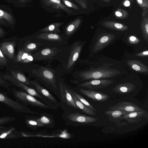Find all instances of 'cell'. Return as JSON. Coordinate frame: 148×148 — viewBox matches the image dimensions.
<instances>
[{"mask_svg":"<svg viewBox=\"0 0 148 148\" xmlns=\"http://www.w3.org/2000/svg\"><path fill=\"white\" fill-rule=\"evenodd\" d=\"M120 73L121 72L117 69H109L103 66L98 68L81 72L79 73V75L82 80H91L112 77Z\"/></svg>","mask_w":148,"mask_h":148,"instance_id":"1","label":"cell"},{"mask_svg":"<svg viewBox=\"0 0 148 148\" xmlns=\"http://www.w3.org/2000/svg\"><path fill=\"white\" fill-rule=\"evenodd\" d=\"M11 91L16 100L24 105H30L44 109L48 108L47 105L37 100L33 96L25 92L15 88L12 89Z\"/></svg>","mask_w":148,"mask_h":148,"instance_id":"2","label":"cell"},{"mask_svg":"<svg viewBox=\"0 0 148 148\" xmlns=\"http://www.w3.org/2000/svg\"><path fill=\"white\" fill-rule=\"evenodd\" d=\"M0 102L2 103L17 112L32 114H39L31 110L23 103L14 100L8 97L7 94L0 91Z\"/></svg>","mask_w":148,"mask_h":148,"instance_id":"3","label":"cell"},{"mask_svg":"<svg viewBox=\"0 0 148 148\" xmlns=\"http://www.w3.org/2000/svg\"><path fill=\"white\" fill-rule=\"evenodd\" d=\"M3 78L10 81L12 84L24 90L27 93L40 99L42 98L40 94L37 91L29 87L24 83L17 80L13 76L8 75H5L3 76Z\"/></svg>","mask_w":148,"mask_h":148,"instance_id":"4","label":"cell"},{"mask_svg":"<svg viewBox=\"0 0 148 148\" xmlns=\"http://www.w3.org/2000/svg\"><path fill=\"white\" fill-rule=\"evenodd\" d=\"M113 82V80L108 79H93L81 83L80 86L89 89L95 90L106 87Z\"/></svg>","mask_w":148,"mask_h":148,"instance_id":"5","label":"cell"},{"mask_svg":"<svg viewBox=\"0 0 148 148\" xmlns=\"http://www.w3.org/2000/svg\"><path fill=\"white\" fill-rule=\"evenodd\" d=\"M143 119H148V113L142 110L128 112L121 117V120L125 119L130 123H138Z\"/></svg>","mask_w":148,"mask_h":148,"instance_id":"6","label":"cell"},{"mask_svg":"<svg viewBox=\"0 0 148 148\" xmlns=\"http://www.w3.org/2000/svg\"><path fill=\"white\" fill-rule=\"evenodd\" d=\"M41 2L46 7L55 10L64 11L71 14L73 11L65 6L61 0H41Z\"/></svg>","mask_w":148,"mask_h":148,"instance_id":"7","label":"cell"},{"mask_svg":"<svg viewBox=\"0 0 148 148\" xmlns=\"http://www.w3.org/2000/svg\"><path fill=\"white\" fill-rule=\"evenodd\" d=\"M110 110H118L131 112L143 110L137 104L132 102L127 101H122L108 108Z\"/></svg>","mask_w":148,"mask_h":148,"instance_id":"8","label":"cell"},{"mask_svg":"<svg viewBox=\"0 0 148 148\" xmlns=\"http://www.w3.org/2000/svg\"><path fill=\"white\" fill-rule=\"evenodd\" d=\"M22 137L21 132L14 127L0 126V139H14Z\"/></svg>","mask_w":148,"mask_h":148,"instance_id":"9","label":"cell"},{"mask_svg":"<svg viewBox=\"0 0 148 148\" xmlns=\"http://www.w3.org/2000/svg\"><path fill=\"white\" fill-rule=\"evenodd\" d=\"M80 91L91 100L97 102H104L109 97L108 95L94 90L81 89Z\"/></svg>","mask_w":148,"mask_h":148,"instance_id":"10","label":"cell"},{"mask_svg":"<svg viewBox=\"0 0 148 148\" xmlns=\"http://www.w3.org/2000/svg\"><path fill=\"white\" fill-rule=\"evenodd\" d=\"M82 45L79 42H75L71 50L66 65V70L71 69L77 60L81 53Z\"/></svg>","mask_w":148,"mask_h":148,"instance_id":"11","label":"cell"},{"mask_svg":"<svg viewBox=\"0 0 148 148\" xmlns=\"http://www.w3.org/2000/svg\"><path fill=\"white\" fill-rule=\"evenodd\" d=\"M68 119L73 122L82 123H89L97 121V118H95L79 113L75 112L69 114L67 116Z\"/></svg>","mask_w":148,"mask_h":148,"instance_id":"12","label":"cell"},{"mask_svg":"<svg viewBox=\"0 0 148 148\" xmlns=\"http://www.w3.org/2000/svg\"><path fill=\"white\" fill-rule=\"evenodd\" d=\"M59 90L62 101L69 106L78 109V108L76 106L72 95L68 91L67 88L61 82L60 83Z\"/></svg>","mask_w":148,"mask_h":148,"instance_id":"13","label":"cell"},{"mask_svg":"<svg viewBox=\"0 0 148 148\" xmlns=\"http://www.w3.org/2000/svg\"><path fill=\"white\" fill-rule=\"evenodd\" d=\"M114 38V35L109 34L99 37L94 46L93 52L96 53L101 50L108 45Z\"/></svg>","mask_w":148,"mask_h":148,"instance_id":"14","label":"cell"},{"mask_svg":"<svg viewBox=\"0 0 148 148\" xmlns=\"http://www.w3.org/2000/svg\"><path fill=\"white\" fill-rule=\"evenodd\" d=\"M134 84L127 82L119 84L113 88L112 91L115 92L120 94L129 93L133 91L135 88Z\"/></svg>","mask_w":148,"mask_h":148,"instance_id":"15","label":"cell"},{"mask_svg":"<svg viewBox=\"0 0 148 148\" xmlns=\"http://www.w3.org/2000/svg\"><path fill=\"white\" fill-rule=\"evenodd\" d=\"M14 46L13 42H4L1 43L0 49L3 54L8 58L13 59L15 55Z\"/></svg>","mask_w":148,"mask_h":148,"instance_id":"16","label":"cell"},{"mask_svg":"<svg viewBox=\"0 0 148 148\" xmlns=\"http://www.w3.org/2000/svg\"><path fill=\"white\" fill-rule=\"evenodd\" d=\"M129 66L133 70L143 73H147L148 67L140 61L135 60H129L127 61Z\"/></svg>","mask_w":148,"mask_h":148,"instance_id":"17","label":"cell"},{"mask_svg":"<svg viewBox=\"0 0 148 148\" xmlns=\"http://www.w3.org/2000/svg\"><path fill=\"white\" fill-rule=\"evenodd\" d=\"M128 112L118 110H109L105 112L104 114L107 116L109 121L117 123L121 120V117Z\"/></svg>","mask_w":148,"mask_h":148,"instance_id":"18","label":"cell"},{"mask_svg":"<svg viewBox=\"0 0 148 148\" xmlns=\"http://www.w3.org/2000/svg\"><path fill=\"white\" fill-rule=\"evenodd\" d=\"M67 89L68 91L72 95L75 103L78 108L82 110L84 112L89 115L92 116L96 115V113L94 111L82 103L71 92L70 89Z\"/></svg>","mask_w":148,"mask_h":148,"instance_id":"19","label":"cell"},{"mask_svg":"<svg viewBox=\"0 0 148 148\" xmlns=\"http://www.w3.org/2000/svg\"><path fill=\"white\" fill-rule=\"evenodd\" d=\"M30 83L35 86L37 91L40 95L54 102H57L55 98L45 88L34 81H31Z\"/></svg>","mask_w":148,"mask_h":148,"instance_id":"20","label":"cell"},{"mask_svg":"<svg viewBox=\"0 0 148 148\" xmlns=\"http://www.w3.org/2000/svg\"><path fill=\"white\" fill-rule=\"evenodd\" d=\"M27 127L32 130H35L43 125L37 120L36 117L32 116H27L24 118Z\"/></svg>","mask_w":148,"mask_h":148,"instance_id":"21","label":"cell"},{"mask_svg":"<svg viewBox=\"0 0 148 148\" xmlns=\"http://www.w3.org/2000/svg\"><path fill=\"white\" fill-rule=\"evenodd\" d=\"M36 38L38 39L50 41L61 42L62 41V38L59 35L51 32H45L42 33Z\"/></svg>","mask_w":148,"mask_h":148,"instance_id":"22","label":"cell"},{"mask_svg":"<svg viewBox=\"0 0 148 148\" xmlns=\"http://www.w3.org/2000/svg\"><path fill=\"white\" fill-rule=\"evenodd\" d=\"M50 115L47 114H42L39 117H36V119L43 125V127H50L54 124L53 119Z\"/></svg>","mask_w":148,"mask_h":148,"instance_id":"23","label":"cell"},{"mask_svg":"<svg viewBox=\"0 0 148 148\" xmlns=\"http://www.w3.org/2000/svg\"><path fill=\"white\" fill-rule=\"evenodd\" d=\"M81 22V20L79 18H77L69 24L66 28V34L70 35L73 33L79 26Z\"/></svg>","mask_w":148,"mask_h":148,"instance_id":"24","label":"cell"},{"mask_svg":"<svg viewBox=\"0 0 148 148\" xmlns=\"http://www.w3.org/2000/svg\"><path fill=\"white\" fill-rule=\"evenodd\" d=\"M64 24V23L57 22L51 24L42 29L41 31L47 32H53L55 33H60V27Z\"/></svg>","mask_w":148,"mask_h":148,"instance_id":"25","label":"cell"},{"mask_svg":"<svg viewBox=\"0 0 148 148\" xmlns=\"http://www.w3.org/2000/svg\"><path fill=\"white\" fill-rule=\"evenodd\" d=\"M42 74L46 80L50 83L53 84L55 88H57L55 83V79L54 75L51 71L45 69L42 71Z\"/></svg>","mask_w":148,"mask_h":148,"instance_id":"26","label":"cell"},{"mask_svg":"<svg viewBox=\"0 0 148 148\" xmlns=\"http://www.w3.org/2000/svg\"><path fill=\"white\" fill-rule=\"evenodd\" d=\"M11 73L16 79L26 84L29 85V80L21 72L18 71H11Z\"/></svg>","mask_w":148,"mask_h":148,"instance_id":"27","label":"cell"},{"mask_svg":"<svg viewBox=\"0 0 148 148\" xmlns=\"http://www.w3.org/2000/svg\"><path fill=\"white\" fill-rule=\"evenodd\" d=\"M70 90L71 92L82 103L88 107L90 109L93 111L95 112H97V110L90 103L83 97L76 92L72 90Z\"/></svg>","mask_w":148,"mask_h":148,"instance_id":"28","label":"cell"},{"mask_svg":"<svg viewBox=\"0 0 148 148\" xmlns=\"http://www.w3.org/2000/svg\"><path fill=\"white\" fill-rule=\"evenodd\" d=\"M0 17L10 23H13L14 19L11 15L0 9Z\"/></svg>","mask_w":148,"mask_h":148,"instance_id":"29","label":"cell"},{"mask_svg":"<svg viewBox=\"0 0 148 148\" xmlns=\"http://www.w3.org/2000/svg\"><path fill=\"white\" fill-rule=\"evenodd\" d=\"M56 50L52 48H46L41 51L40 54L44 58L50 57L55 53Z\"/></svg>","mask_w":148,"mask_h":148,"instance_id":"30","label":"cell"},{"mask_svg":"<svg viewBox=\"0 0 148 148\" xmlns=\"http://www.w3.org/2000/svg\"><path fill=\"white\" fill-rule=\"evenodd\" d=\"M30 54L29 53L25 51L22 50H20L16 58V62H21L26 58Z\"/></svg>","mask_w":148,"mask_h":148,"instance_id":"31","label":"cell"},{"mask_svg":"<svg viewBox=\"0 0 148 148\" xmlns=\"http://www.w3.org/2000/svg\"><path fill=\"white\" fill-rule=\"evenodd\" d=\"M37 48V46L36 43L31 42L27 44L22 50L25 51L29 53L32 51L36 50Z\"/></svg>","mask_w":148,"mask_h":148,"instance_id":"32","label":"cell"},{"mask_svg":"<svg viewBox=\"0 0 148 148\" xmlns=\"http://www.w3.org/2000/svg\"><path fill=\"white\" fill-rule=\"evenodd\" d=\"M15 119L14 117L3 116L0 117V126L2 125L14 121Z\"/></svg>","mask_w":148,"mask_h":148,"instance_id":"33","label":"cell"},{"mask_svg":"<svg viewBox=\"0 0 148 148\" xmlns=\"http://www.w3.org/2000/svg\"><path fill=\"white\" fill-rule=\"evenodd\" d=\"M62 2L66 6L75 10H79L78 6L73 2L69 0H61Z\"/></svg>","mask_w":148,"mask_h":148,"instance_id":"34","label":"cell"},{"mask_svg":"<svg viewBox=\"0 0 148 148\" xmlns=\"http://www.w3.org/2000/svg\"><path fill=\"white\" fill-rule=\"evenodd\" d=\"M127 41L131 44H136L139 42L140 40L136 37L131 36L128 37Z\"/></svg>","mask_w":148,"mask_h":148,"instance_id":"35","label":"cell"},{"mask_svg":"<svg viewBox=\"0 0 148 148\" xmlns=\"http://www.w3.org/2000/svg\"><path fill=\"white\" fill-rule=\"evenodd\" d=\"M8 60L4 56L0 49V64L5 65L8 62Z\"/></svg>","mask_w":148,"mask_h":148,"instance_id":"36","label":"cell"},{"mask_svg":"<svg viewBox=\"0 0 148 148\" xmlns=\"http://www.w3.org/2000/svg\"><path fill=\"white\" fill-rule=\"evenodd\" d=\"M11 85V84L3 80L2 79H0V86L10 90V86Z\"/></svg>","mask_w":148,"mask_h":148,"instance_id":"37","label":"cell"},{"mask_svg":"<svg viewBox=\"0 0 148 148\" xmlns=\"http://www.w3.org/2000/svg\"><path fill=\"white\" fill-rule=\"evenodd\" d=\"M33 60V58L31 54H30L25 59L22 61L21 62L22 63H27L32 61Z\"/></svg>","mask_w":148,"mask_h":148,"instance_id":"38","label":"cell"},{"mask_svg":"<svg viewBox=\"0 0 148 148\" xmlns=\"http://www.w3.org/2000/svg\"><path fill=\"white\" fill-rule=\"evenodd\" d=\"M135 56L140 57H147L148 56V51L146 50L135 55Z\"/></svg>","mask_w":148,"mask_h":148,"instance_id":"39","label":"cell"},{"mask_svg":"<svg viewBox=\"0 0 148 148\" xmlns=\"http://www.w3.org/2000/svg\"><path fill=\"white\" fill-rule=\"evenodd\" d=\"M115 28L119 29H123L125 28L123 27V25L119 23H115L114 25Z\"/></svg>","mask_w":148,"mask_h":148,"instance_id":"40","label":"cell"},{"mask_svg":"<svg viewBox=\"0 0 148 148\" xmlns=\"http://www.w3.org/2000/svg\"><path fill=\"white\" fill-rule=\"evenodd\" d=\"M76 2H77L80 5L83 7H84L85 6L84 3L83 2V0H74Z\"/></svg>","mask_w":148,"mask_h":148,"instance_id":"41","label":"cell"},{"mask_svg":"<svg viewBox=\"0 0 148 148\" xmlns=\"http://www.w3.org/2000/svg\"><path fill=\"white\" fill-rule=\"evenodd\" d=\"M4 34L3 30L0 27V37L2 36Z\"/></svg>","mask_w":148,"mask_h":148,"instance_id":"42","label":"cell"},{"mask_svg":"<svg viewBox=\"0 0 148 148\" xmlns=\"http://www.w3.org/2000/svg\"><path fill=\"white\" fill-rule=\"evenodd\" d=\"M124 5L126 7H127L130 5V2L128 1H126L124 3Z\"/></svg>","mask_w":148,"mask_h":148,"instance_id":"43","label":"cell"},{"mask_svg":"<svg viewBox=\"0 0 148 148\" xmlns=\"http://www.w3.org/2000/svg\"><path fill=\"white\" fill-rule=\"evenodd\" d=\"M115 14L116 16H121L122 15V14L121 12H119L117 11L115 12Z\"/></svg>","mask_w":148,"mask_h":148,"instance_id":"44","label":"cell"},{"mask_svg":"<svg viewBox=\"0 0 148 148\" xmlns=\"http://www.w3.org/2000/svg\"><path fill=\"white\" fill-rule=\"evenodd\" d=\"M3 19L2 18L0 17V23H5L4 21L3 20Z\"/></svg>","mask_w":148,"mask_h":148,"instance_id":"45","label":"cell"},{"mask_svg":"<svg viewBox=\"0 0 148 148\" xmlns=\"http://www.w3.org/2000/svg\"><path fill=\"white\" fill-rule=\"evenodd\" d=\"M145 28H146V31L148 33V24H146L145 25Z\"/></svg>","mask_w":148,"mask_h":148,"instance_id":"46","label":"cell"},{"mask_svg":"<svg viewBox=\"0 0 148 148\" xmlns=\"http://www.w3.org/2000/svg\"><path fill=\"white\" fill-rule=\"evenodd\" d=\"M137 1L139 4H141L143 3L142 0H137Z\"/></svg>","mask_w":148,"mask_h":148,"instance_id":"47","label":"cell"},{"mask_svg":"<svg viewBox=\"0 0 148 148\" xmlns=\"http://www.w3.org/2000/svg\"><path fill=\"white\" fill-rule=\"evenodd\" d=\"M28 0H20L21 3H23L27 1Z\"/></svg>","mask_w":148,"mask_h":148,"instance_id":"48","label":"cell"},{"mask_svg":"<svg viewBox=\"0 0 148 148\" xmlns=\"http://www.w3.org/2000/svg\"><path fill=\"white\" fill-rule=\"evenodd\" d=\"M0 79H2L1 78V77L0 76Z\"/></svg>","mask_w":148,"mask_h":148,"instance_id":"49","label":"cell"},{"mask_svg":"<svg viewBox=\"0 0 148 148\" xmlns=\"http://www.w3.org/2000/svg\"></svg>","mask_w":148,"mask_h":148,"instance_id":"50","label":"cell"}]
</instances>
